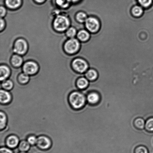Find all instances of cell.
<instances>
[{"instance_id":"obj_1","label":"cell","mask_w":153,"mask_h":153,"mask_svg":"<svg viewBox=\"0 0 153 153\" xmlns=\"http://www.w3.org/2000/svg\"><path fill=\"white\" fill-rule=\"evenodd\" d=\"M68 100L72 107L76 110L82 108L87 103L86 96L80 90L71 93L69 96Z\"/></svg>"},{"instance_id":"obj_2","label":"cell","mask_w":153,"mask_h":153,"mask_svg":"<svg viewBox=\"0 0 153 153\" xmlns=\"http://www.w3.org/2000/svg\"><path fill=\"white\" fill-rule=\"evenodd\" d=\"M70 19L64 15H58L53 22L54 29L58 32L62 33L66 31L70 27Z\"/></svg>"},{"instance_id":"obj_3","label":"cell","mask_w":153,"mask_h":153,"mask_svg":"<svg viewBox=\"0 0 153 153\" xmlns=\"http://www.w3.org/2000/svg\"><path fill=\"white\" fill-rule=\"evenodd\" d=\"M13 49L15 54L22 56L27 53L29 49V44L25 39L19 38L16 40L13 43Z\"/></svg>"},{"instance_id":"obj_4","label":"cell","mask_w":153,"mask_h":153,"mask_svg":"<svg viewBox=\"0 0 153 153\" xmlns=\"http://www.w3.org/2000/svg\"><path fill=\"white\" fill-rule=\"evenodd\" d=\"M80 46V43L77 39L69 38L64 43V49L66 53L68 54H74L79 50Z\"/></svg>"},{"instance_id":"obj_5","label":"cell","mask_w":153,"mask_h":153,"mask_svg":"<svg viewBox=\"0 0 153 153\" xmlns=\"http://www.w3.org/2000/svg\"><path fill=\"white\" fill-rule=\"evenodd\" d=\"M40 68L38 63L30 60L24 63L22 66V70L23 72L31 76L37 74L39 71Z\"/></svg>"},{"instance_id":"obj_6","label":"cell","mask_w":153,"mask_h":153,"mask_svg":"<svg viewBox=\"0 0 153 153\" xmlns=\"http://www.w3.org/2000/svg\"><path fill=\"white\" fill-rule=\"evenodd\" d=\"M71 66L75 72L80 74H84L86 72L88 67L86 61L80 58H76L73 60Z\"/></svg>"},{"instance_id":"obj_7","label":"cell","mask_w":153,"mask_h":153,"mask_svg":"<svg viewBox=\"0 0 153 153\" xmlns=\"http://www.w3.org/2000/svg\"><path fill=\"white\" fill-rule=\"evenodd\" d=\"M52 141L50 138L45 135H40L37 137L36 146L42 151L49 150L52 146Z\"/></svg>"},{"instance_id":"obj_8","label":"cell","mask_w":153,"mask_h":153,"mask_svg":"<svg viewBox=\"0 0 153 153\" xmlns=\"http://www.w3.org/2000/svg\"><path fill=\"white\" fill-rule=\"evenodd\" d=\"M85 25L87 29L91 33H95L98 31L100 24L98 20L96 18H88L85 22Z\"/></svg>"},{"instance_id":"obj_9","label":"cell","mask_w":153,"mask_h":153,"mask_svg":"<svg viewBox=\"0 0 153 153\" xmlns=\"http://www.w3.org/2000/svg\"><path fill=\"white\" fill-rule=\"evenodd\" d=\"M20 140L18 136L15 134H11L7 136L5 140V145L12 149L17 148Z\"/></svg>"},{"instance_id":"obj_10","label":"cell","mask_w":153,"mask_h":153,"mask_svg":"<svg viewBox=\"0 0 153 153\" xmlns=\"http://www.w3.org/2000/svg\"><path fill=\"white\" fill-rule=\"evenodd\" d=\"M12 73L11 68L7 64H1L0 66V80L1 81L10 78Z\"/></svg>"},{"instance_id":"obj_11","label":"cell","mask_w":153,"mask_h":153,"mask_svg":"<svg viewBox=\"0 0 153 153\" xmlns=\"http://www.w3.org/2000/svg\"><path fill=\"white\" fill-rule=\"evenodd\" d=\"M10 64L13 68L19 69L23 65L24 59L22 55L15 54L10 58Z\"/></svg>"},{"instance_id":"obj_12","label":"cell","mask_w":153,"mask_h":153,"mask_svg":"<svg viewBox=\"0 0 153 153\" xmlns=\"http://www.w3.org/2000/svg\"><path fill=\"white\" fill-rule=\"evenodd\" d=\"M12 100V96L10 91L1 88L0 90V104H7Z\"/></svg>"},{"instance_id":"obj_13","label":"cell","mask_w":153,"mask_h":153,"mask_svg":"<svg viewBox=\"0 0 153 153\" xmlns=\"http://www.w3.org/2000/svg\"><path fill=\"white\" fill-rule=\"evenodd\" d=\"M87 102L91 105H96L99 103L100 100V94L96 91H91L86 96Z\"/></svg>"},{"instance_id":"obj_14","label":"cell","mask_w":153,"mask_h":153,"mask_svg":"<svg viewBox=\"0 0 153 153\" xmlns=\"http://www.w3.org/2000/svg\"><path fill=\"white\" fill-rule=\"evenodd\" d=\"M22 4V0H5L6 7L11 10L19 9Z\"/></svg>"},{"instance_id":"obj_15","label":"cell","mask_w":153,"mask_h":153,"mask_svg":"<svg viewBox=\"0 0 153 153\" xmlns=\"http://www.w3.org/2000/svg\"><path fill=\"white\" fill-rule=\"evenodd\" d=\"M89 81L85 77L82 76L77 79L76 86L79 90H82L86 88L89 85Z\"/></svg>"},{"instance_id":"obj_16","label":"cell","mask_w":153,"mask_h":153,"mask_svg":"<svg viewBox=\"0 0 153 153\" xmlns=\"http://www.w3.org/2000/svg\"><path fill=\"white\" fill-rule=\"evenodd\" d=\"M98 73L94 69H90L86 71L85 76L89 81H94L97 80L98 77Z\"/></svg>"},{"instance_id":"obj_17","label":"cell","mask_w":153,"mask_h":153,"mask_svg":"<svg viewBox=\"0 0 153 153\" xmlns=\"http://www.w3.org/2000/svg\"><path fill=\"white\" fill-rule=\"evenodd\" d=\"M31 147V145L27 141L25 140L20 141L17 148L19 152H27L30 150Z\"/></svg>"},{"instance_id":"obj_18","label":"cell","mask_w":153,"mask_h":153,"mask_svg":"<svg viewBox=\"0 0 153 153\" xmlns=\"http://www.w3.org/2000/svg\"><path fill=\"white\" fill-rule=\"evenodd\" d=\"M30 76L28 75L23 72L21 71L17 76V80L19 83L25 85L29 82Z\"/></svg>"},{"instance_id":"obj_19","label":"cell","mask_w":153,"mask_h":153,"mask_svg":"<svg viewBox=\"0 0 153 153\" xmlns=\"http://www.w3.org/2000/svg\"><path fill=\"white\" fill-rule=\"evenodd\" d=\"M13 87L14 83L13 81L10 79H7L1 82V88L6 90L10 91L13 89Z\"/></svg>"},{"instance_id":"obj_20","label":"cell","mask_w":153,"mask_h":153,"mask_svg":"<svg viewBox=\"0 0 153 153\" xmlns=\"http://www.w3.org/2000/svg\"><path fill=\"white\" fill-rule=\"evenodd\" d=\"M77 37L81 41L85 42L86 41L90 38V34L85 30H80L77 34Z\"/></svg>"},{"instance_id":"obj_21","label":"cell","mask_w":153,"mask_h":153,"mask_svg":"<svg viewBox=\"0 0 153 153\" xmlns=\"http://www.w3.org/2000/svg\"><path fill=\"white\" fill-rule=\"evenodd\" d=\"M7 115L4 112H0V130H4L7 127Z\"/></svg>"},{"instance_id":"obj_22","label":"cell","mask_w":153,"mask_h":153,"mask_svg":"<svg viewBox=\"0 0 153 153\" xmlns=\"http://www.w3.org/2000/svg\"><path fill=\"white\" fill-rule=\"evenodd\" d=\"M146 121L143 118H138L135 119L134 122V126L139 130H143L145 128Z\"/></svg>"},{"instance_id":"obj_23","label":"cell","mask_w":153,"mask_h":153,"mask_svg":"<svg viewBox=\"0 0 153 153\" xmlns=\"http://www.w3.org/2000/svg\"><path fill=\"white\" fill-rule=\"evenodd\" d=\"M77 34L76 28L73 27H69L65 31L66 36L69 38H74Z\"/></svg>"},{"instance_id":"obj_24","label":"cell","mask_w":153,"mask_h":153,"mask_svg":"<svg viewBox=\"0 0 153 153\" xmlns=\"http://www.w3.org/2000/svg\"><path fill=\"white\" fill-rule=\"evenodd\" d=\"M76 20L80 23L85 22L87 18L86 13L83 12H79L76 13Z\"/></svg>"},{"instance_id":"obj_25","label":"cell","mask_w":153,"mask_h":153,"mask_svg":"<svg viewBox=\"0 0 153 153\" xmlns=\"http://www.w3.org/2000/svg\"><path fill=\"white\" fill-rule=\"evenodd\" d=\"M145 129L149 132L153 133V117L148 118L146 121Z\"/></svg>"},{"instance_id":"obj_26","label":"cell","mask_w":153,"mask_h":153,"mask_svg":"<svg viewBox=\"0 0 153 153\" xmlns=\"http://www.w3.org/2000/svg\"><path fill=\"white\" fill-rule=\"evenodd\" d=\"M132 14L135 16H141L143 13V10L141 7L138 6H135L131 10Z\"/></svg>"},{"instance_id":"obj_27","label":"cell","mask_w":153,"mask_h":153,"mask_svg":"<svg viewBox=\"0 0 153 153\" xmlns=\"http://www.w3.org/2000/svg\"><path fill=\"white\" fill-rule=\"evenodd\" d=\"M37 137L34 135H30L28 136L27 140L31 146H35L36 144Z\"/></svg>"},{"instance_id":"obj_28","label":"cell","mask_w":153,"mask_h":153,"mask_svg":"<svg viewBox=\"0 0 153 153\" xmlns=\"http://www.w3.org/2000/svg\"><path fill=\"white\" fill-rule=\"evenodd\" d=\"M134 153H149V151L146 146L140 145L135 149Z\"/></svg>"},{"instance_id":"obj_29","label":"cell","mask_w":153,"mask_h":153,"mask_svg":"<svg viewBox=\"0 0 153 153\" xmlns=\"http://www.w3.org/2000/svg\"><path fill=\"white\" fill-rule=\"evenodd\" d=\"M139 3L144 7H148L152 4V0H139Z\"/></svg>"},{"instance_id":"obj_30","label":"cell","mask_w":153,"mask_h":153,"mask_svg":"<svg viewBox=\"0 0 153 153\" xmlns=\"http://www.w3.org/2000/svg\"><path fill=\"white\" fill-rule=\"evenodd\" d=\"M0 153H14V152L13 149L5 146L1 147L0 149Z\"/></svg>"},{"instance_id":"obj_31","label":"cell","mask_w":153,"mask_h":153,"mask_svg":"<svg viewBox=\"0 0 153 153\" xmlns=\"http://www.w3.org/2000/svg\"><path fill=\"white\" fill-rule=\"evenodd\" d=\"M70 2L68 0H56V4L60 7H66Z\"/></svg>"},{"instance_id":"obj_32","label":"cell","mask_w":153,"mask_h":153,"mask_svg":"<svg viewBox=\"0 0 153 153\" xmlns=\"http://www.w3.org/2000/svg\"><path fill=\"white\" fill-rule=\"evenodd\" d=\"M7 8L4 6H1L0 7V16L1 18H4L7 15Z\"/></svg>"},{"instance_id":"obj_33","label":"cell","mask_w":153,"mask_h":153,"mask_svg":"<svg viewBox=\"0 0 153 153\" xmlns=\"http://www.w3.org/2000/svg\"><path fill=\"white\" fill-rule=\"evenodd\" d=\"M0 23H1V25H0V31L1 32L3 31H4L6 27V22L4 19V18H1V20H0Z\"/></svg>"},{"instance_id":"obj_34","label":"cell","mask_w":153,"mask_h":153,"mask_svg":"<svg viewBox=\"0 0 153 153\" xmlns=\"http://www.w3.org/2000/svg\"><path fill=\"white\" fill-rule=\"evenodd\" d=\"M46 0H34V1L37 4H41L45 2Z\"/></svg>"},{"instance_id":"obj_35","label":"cell","mask_w":153,"mask_h":153,"mask_svg":"<svg viewBox=\"0 0 153 153\" xmlns=\"http://www.w3.org/2000/svg\"><path fill=\"white\" fill-rule=\"evenodd\" d=\"M79 0H71V1H73V2H75Z\"/></svg>"},{"instance_id":"obj_36","label":"cell","mask_w":153,"mask_h":153,"mask_svg":"<svg viewBox=\"0 0 153 153\" xmlns=\"http://www.w3.org/2000/svg\"><path fill=\"white\" fill-rule=\"evenodd\" d=\"M19 153H27V152H20Z\"/></svg>"}]
</instances>
